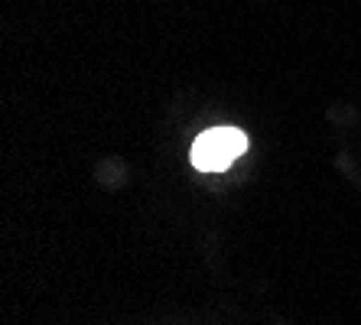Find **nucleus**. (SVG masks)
I'll list each match as a JSON object with an SVG mask.
<instances>
[{
    "label": "nucleus",
    "mask_w": 361,
    "mask_h": 325,
    "mask_svg": "<svg viewBox=\"0 0 361 325\" xmlns=\"http://www.w3.org/2000/svg\"><path fill=\"white\" fill-rule=\"evenodd\" d=\"M247 153V134L238 127H212L195 137L192 143V166L199 173H225L238 157Z\"/></svg>",
    "instance_id": "nucleus-1"
}]
</instances>
